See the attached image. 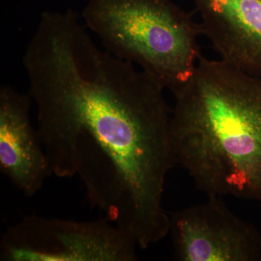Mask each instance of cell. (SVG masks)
<instances>
[{
	"instance_id": "6da1fadb",
	"label": "cell",
	"mask_w": 261,
	"mask_h": 261,
	"mask_svg": "<svg viewBox=\"0 0 261 261\" xmlns=\"http://www.w3.org/2000/svg\"><path fill=\"white\" fill-rule=\"evenodd\" d=\"M27 74L53 174L78 175L92 205L140 248L166 238L163 197L176 163L164 87L98 47L84 28L43 46Z\"/></svg>"
},
{
	"instance_id": "7a4b0ae2",
	"label": "cell",
	"mask_w": 261,
	"mask_h": 261,
	"mask_svg": "<svg viewBox=\"0 0 261 261\" xmlns=\"http://www.w3.org/2000/svg\"><path fill=\"white\" fill-rule=\"evenodd\" d=\"M173 94L176 164L207 196L261 201V77L201 56Z\"/></svg>"
},
{
	"instance_id": "3957f363",
	"label": "cell",
	"mask_w": 261,
	"mask_h": 261,
	"mask_svg": "<svg viewBox=\"0 0 261 261\" xmlns=\"http://www.w3.org/2000/svg\"><path fill=\"white\" fill-rule=\"evenodd\" d=\"M82 18L106 50L175 93L201 56L197 23L171 0H87Z\"/></svg>"
},
{
	"instance_id": "277c9868",
	"label": "cell",
	"mask_w": 261,
	"mask_h": 261,
	"mask_svg": "<svg viewBox=\"0 0 261 261\" xmlns=\"http://www.w3.org/2000/svg\"><path fill=\"white\" fill-rule=\"evenodd\" d=\"M136 239L106 218L93 221L24 217L2 238L3 261H136Z\"/></svg>"
},
{
	"instance_id": "5b68a950",
	"label": "cell",
	"mask_w": 261,
	"mask_h": 261,
	"mask_svg": "<svg viewBox=\"0 0 261 261\" xmlns=\"http://www.w3.org/2000/svg\"><path fill=\"white\" fill-rule=\"evenodd\" d=\"M168 233L176 260H261V231L231 212L219 196L173 214Z\"/></svg>"
},
{
	"instance_id": "8992f818",
	"label": "cell",
	"mask_w": 261,
	"mask_h": 261,
	"mask_svg": "<svg viewBox=\"0 0 261 261\" xmlns=\"http://www.w3.org/2000/svg\"><path fill=\"white\" fill-rule=\"evenodd\" d=\"M31 97L13 87L0 89V170L27 197L53 174L37 130L30 121Z\"/></svg>"
},
{
	"instance_id": "52a82bcc",
	"label": "cell",
	"mask_w": 261,
	"mask_h": 261,
	"mask_svg": "<svg viewBox=\"0 0 261 261\" xmlns=\"http://www.w3.org/2000/svg\"><path fill=\"white\" fill-rule=\"evenodd\" d=\"M220 60L261 77V0H194Z\"/></svg>"
}]
</instances>
